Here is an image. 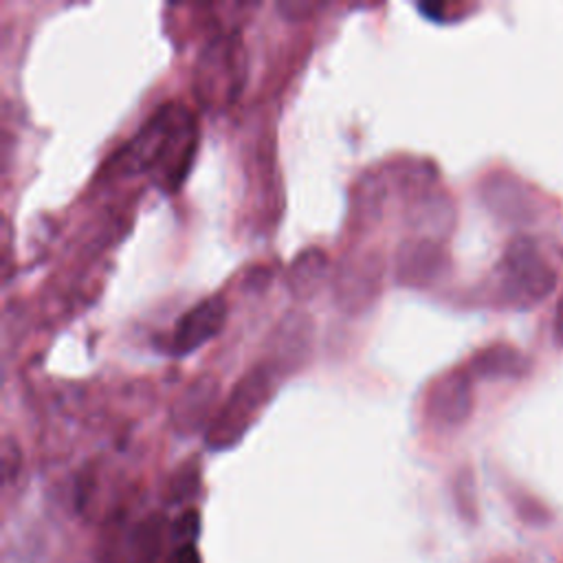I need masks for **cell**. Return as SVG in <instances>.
<instances>
[{
	"mask_svg": "<svg viewBox=\"0 0 563 563\" xmlns=\"http://www.w3.org/2000/svg\"><path fill=\"white\" fill-rule=\"evenodd\" d=\"M449 266V257L440 242L418 238L398 251V279L407 286H427L435 282Z\"/></svg>",
	"mask_w": 563,
	"mask_h": 563,
	"instance_id": "7",
	"label": "cell"
},
{
	"mask_svg": "<svg viewBox=\"0 0 563 563\" xmlns=\"http://www.w3.org/2000/svg\"><path fill=\"white\" fill-rule=\"evenodd\" d=\"M455 213H453V205L446 196L440 194H422L416 198L413 207H411V222L416 227V231H420V238L427 240H440L444 238L451 227H453Z\"/></svg>",
	"mask_w": 563,
	"mask_h": 563,
	"instance_id": "11",
	"label": "cell"
},
{
	"mask_svg": "<svg viewBox=\"0 0 563 563\" xmlns=\"http://www.w3.org/2000/svg\"><path fill=\"white\" fill-rule=\"evenodd\" d=\"M227 319V303L220 297H207L189 308L176 323L172 334V350L187 354L213 339Z\"/></svg>",
	"mask_w": 563,
	"mask_h": 563,
	"instance_id": "6",
	"label": "cell"
},
{
	"mask_svg": "<svg viewBox=\"0 0 563 563\" xmlns=\"http://www.w3.org/2000/svg\"><path fill=\"white\" fill-rule=\"evenodd\" d=\"M473 411V385L468 369H451L429 391V413L446 427L462 424Z\"/></svg>",
	"mask_w": 563,
	"mask_h": 563,
	"instance_id": "5",
	"label": "cell"
},
{
	"mask_svg": "<svg viewBox=\"0 0 563 563\" xmlns=\"http://www.w3.org/2000/svg\"><path fill=\"white\" fill-rule=\"evenodd\" d=\"M479 196L495 218L512 227H534L556 216L554 200L548 194L506 169L486 174L479 183Z\"/></svg>",
	"mask_w": 563,
	"mask_h": 563,
	"instance_id": "4",
	"label": "cell"
},
{
	"mask_svg": "<svg viewBox=\"0 0 563 563\" xmlns=\"http://www.w3.org/2000/svg\"><path fill=\"white\" fill-rule=\"evenodd\" d=\"M273 343H275L273 365L277 367V372L284 363L295 365L299 356L308 352V343H310V323L306 314L290 312L273 332Z\"/></svg>",
	"mask_w": 563,
	"mask_h": 563,
	"instance_id": "12",
	"label": "cell"
},
{
	"mask_svg": "<svg viewBox=\"0 0 563 563\" xmlns=\"http://www.w3.org/2000/svg\"><path fill=\"white\" fill-rule=\"evenodd\" d=\"M380 264L369 257L345 264L336 277V299L345 310L365 308L378 292Z\"/></svg>",
	"mask_w": 563,
	"mask_h": 563,
	"instance_id": "8",
	"label": "cell"
},
{
	"mask_svg": "<svg viewBox=\"0 0 563 563\" xmlns=\"http://www.w3.org/2000/svg\"><path fill=\"white\" fill-rule=\"evenodd\" d=\"M218 394V380L209 374L198 376L189 383L183 396L174 405V422L178 429H198L211 413V405Z\"/></svg>",
	"mask_w": 563,
	"mask_h": 563,
	"instance_id": "9",
	"label": "cell"
},
{
	"mask_svg": "<svg viewBox=\"0 0 563 563\" xmlns=\"http://www.w3.org/2000/svg\"><path fill=\"white\" fill-rule=\"evenodd\" d=\"M194 130L196 125L187 108L165 103L121 147V152L112 158V167L123 176H132L172 156L165 178L169 180V187H174L183 180L189 167L191 150L196 147Z\"/></svg>",
	"mask_w": 563,
	"mask_h": 563,
	"instance_id": "1",
	"label": "cell"
},
{
	"mask_svg": "<svg viewBox=\"0 0 563 563\" xmlns=\"http://www.w3.org/2000/svg\"><path fill=\"white\" fill-rule=\"evenodd\" d=\"M528 367L530 361L517 347L508 343H493L471 358L468 372L486 378H517L526 374Z\"/></svg>",
	"mask_w": 563,
	"mask_h": 563,
	"instance_id": "10",
	"label": "cell"
},
{
	"mask_svg": "<svg viewBox=\"0 0 563 563\" xmlns=\"http://www.w3.org/2000/svg\"><path fill=\"white\" fill-rule=\"evenodd\" d=\"M328 271V255L312 246L301 251L288 268V288L297 299L310 297L323 282Z\"/></svg>",
	"mask_w": 563,
	"mask_h": 563,
	"instance_id": "13",
	"label": "cell"
},
{
	"mask_svg": "<svg viewBox=\"0 0 563 563\" xmlns=\"http://www.w3.org/2000/svg\"><path fill=\"white\" fill-rule=\"evenodd\" d=\"M493 297L512 310L541 303L556 286V268L532 235H515L493 271Z\"/></svg>",
	"mask_w": 563,
	"mask_h": 563,
	"instance_id": "2",
	"label": "cell"
},
{
	"mask_svg": "<svg viewBox=\"0 0 563 563\" xmlns=\"http://www.w3.org/2000/svg\"><path fill=\"white\" fill-rule=\"evenodd\" d=\"M554 341L563 347V295L559 297L554 308Z\"/></svg>",
	"mask_w": 563,
	"mask_h": 563,
	"instance_id": "14",
	"label": "cell"
},
{
	"mask_svg": "<svg viewBox=\"0 0 563 563\" xmlns=\"http://www.w3.org/2000/svg\"><path fill=\"white\" fill-rule=\"evenodd\" d=\"M277 374L279 372L273 363H260L235 383L229 400L211 420L207 433L209 446L224 449L242 438L255 416L271 400L277 385Z\"/></svg>",
	"mask_w": 563,
	"mask_h": 563,
	"instance_id": "3",
	"label": "cell"
}]
</instances>
